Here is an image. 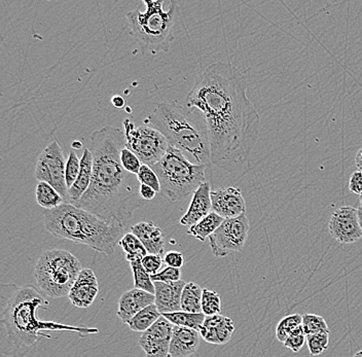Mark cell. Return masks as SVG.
I'll return each instance as SVG.
<instances>
[{"label": "cell", "mask_w": 362, "mask_h": 357, "mask_svg": "<svg viewBox=\"0 0 362 357\" xmlns=\"http://www.w3.org/2000/svg\"><path fill=\"white\" fill-rule=\"evenodd\" d=\"M245 76L232 63L215 62L196 80L185 105L205 117L211 163L226 172L248 168L260 119L249 100Z\"/></svg>", "instance_id": "6da1fadb"}, {"label": "cell", "mask_w": 362, "mask_h": 357, "mask_svg": "<svg viewBox=\"0 0 362 357\" xmlns=\"http://www.w3.org/2000/svg\"><path fill=\"white\" fill-rule=\"evenodd\" d=\"M94 159L89 189L74 206L89 211L103 221L124 223L136 210L146 205L139 194L137 175L124 170L121 153L126 148V135L121 129L104 126L90 136Z\"/></svg>", "instance_id": "7a4b0ae2"}, {"label": "cell", "mask_w": 362, "mask_h": 357, "mask_svg": "<svg viewBox=\"0 0 362 357\" xmlns=\"http://www.w3.org/2000/svg\"><path fill=\"white\" fill-rule=\"evenodd\" d=\"M51 303L42 291L25 284L8 283L0 293V353L8 357H35L38 343L54 336L47 332H72L81 338L99 333L98 329L72 327L55 322H45L37 316L38 310H49Z\"/></svg>", "instance_id": "3957f363"}, {"label": "cell", "mask_w": 362, "mask_h": 357, "mask_svg": "<svg viewBox=\"0 0 362 357\" xmlns=\"http://www.w3.org/2000/svg\"><path fill=\"white\" fill-rule=\"evenodd\" d=\"M144 124L157 129L169 146L182 151L189 161L204 165L211 163L207 125L204 115L197 108L187 107L178 101L158 103Z\"/></svg>", "instance_id": "277c9868"}, {"label": "cell", "mask_w": 362, "mask_h": 357, "mask_svg": "<svg viewBox=\"0 0 362 357\" xmlns=\"http://www.w3.org/2000/svg\"><path fill=\"white\" fill-rule=\"evenodd\" d=\"M45 227L58 238L87 245L105 255L115 252L124 229V226L117 221H103L70 203L47 210Z\"/></svg>", "instance_id": "5b68a950"}, {"label": "cell", "mask_w": 362, "mask_h": 357, "mask_svg": "<svg viewBox=\"0 0 362 357\" xmlns=\"http://www.w3.org/2000/svg\"><path fill=\"white\" fill-rule=\"evenodd\" d=\"M146 11L140 8L127 13L131 35L134 36L142 52L157 54L167 52L173 40L174 21L177 13V2H170L168 11H165L164 1L144 0Z\"/></svg>", "instance_id": "8992f818"}, {"label": "cell", "mask_w": 362, "mask_h": 357, "mask_svg": "<svg viewBox=\"0 0 362 357\" xmlns=\"http://www.w3.org/2000/svg\"><path fill=\"white\" fill-rule=\"evenodd\" d=\"M153 169L160 178V194L171 202L194 195L200 185L207 182V165L189 161L182 151L171 146Z\"/></svg>", "instance_id": "52a82bcc"}, {"label": "cell", "mask_w": 362, "mask_h": 357, "mask_svg": "<svg viewBox=\"0 0 362 357\" xmlns=\"http://www.w3.org/2000/svg\"><path fill=\"white\" fill-rule=\"evenodd\" d=\"M81 262L64 250H47L40 255L34 269L36 286L45 297L60 299L68 297L81 272Z\"/></svg>", "instance_id": "ba28073f"}, {"label": "cell", "mask_w": 362, "mask_h": 357, "mask_svg": "<svg viewBox=\"0 0 362 357\" xmlns=\"http://www.w3.org/2000/svg\"><path fill=\"white\" fill-rule=\"evenodd\" d=\"M126 146L139 158L142 164L153 168L162 160L169 148L167 139L151 126H135L131 119H126L123 123Z\"/></svg>", "instance_id": "9c48e42d"}, {"label": "cell", "mask_w": 362, "mask_h": 357, "mask_svg": "<svg viewBox=\"0 0 362 357\" xmlns=\"http://www.w3.org/2000/svg\"><path fill=\"white\" fill-rule=\"evenodd\" d=\"M250 223L246 213L235 218L225 219L209 237L212 254L226 257L232 252H241L248 239Z\"/></svg>", "instance_id": "30bf717a"}, {"label": "cell", "mask_w": 362, "mask_h": 357, "mask_svg": "<svg viewBox=\"0 0 362 357\" xmlns=\"http://www.w3.org/2000/svg\"><path fill=\"white\" fill-rule=\"evenodd\" d=\"M64 153L57 140L52 141L40 153L36 163L35 178L40 182H47L55 187L57 192L69 203V194L65 178Z\"/></svg>", "instance_id": "8fae6325"}, {"label": "cell", "mask_w": 362, "mask_h": 357, "mask_svg": "<svg viewBox=\"0 0 362 357\" xmlns=\"http://www.w3.org/2000/svg\"><path fill=\"white\" fill-rule=\"evenodd\" d=\"M330 236L341 244L357 242L362 237L356 208L344 206L332 213L328 223Z\"/></svg>", "instance_id": "7c38bea8"}, {"label": "cell", "mask_w": 362, "mask_h": 357, "mask_svg": "<svg viewBox=\"0 0 362 357\" xmlns=\"http://www.w3.org/2000/svg\"><path fill=\"white\" fill-rule=\"evenodd\" d=\"M174 325L162 315L151 329L142 333L138 344L146 357H170V344Z\"/></svg>", "instance_id": "4fadbf2b"}, {"label": "cell", "mask_w": 362, "mask_h": 357, "mask_svg": "<svg viewBox=\"0 0 362 357\" xmlns=\"http://www.w3.org/2000/svg\"><path fill=\"white\" fill-rule=\"evenodd\" d=\"M212 211L221 218H235L246 213V202L237 187H221L211 191Z\"/></svg>", "instance_id": "5bb4252c"}, {"label": "cell", "mask_w": 362, "mask_h": 357, "mask_svg": "<svg viewBox=\"0 0 362 357\" xmlns=\"http://www.w3.org/2000/svg\"><path fill=\"white\" fill-rule=\"evenodd\" d=\"M99 293V282L92 269H83L68 298L74 307L89 308Z\"/></svg>", "instance_id": "9a60e30c"}, {"label": "cell", "mask_w": 362, "mask_h": 357, "mask_svg": "<svg viewBox=\"0 0 362 357\" xmlns=\"http://www.w3.org/2000/svg\"><path fill=\"white\" fill-rule=\"evenodd\" d=\"M199 333L201 338L209 344L225 345L230 342L235 333L234 322L221 314L206 316Z\"/></svg>", "instance_id": "2e32d148"}, {"label": "cell", "mask_w": 362, "mask_h": 357, "mask_svg": "<svg viewBox=\"0 0 362 357\" xmlns=\"http://www.w3.org/2000/svg\"><path fill=\"white\" fill-rule=\"evenodd\" d=\"M155 295L141 289L133 288L124 291L119 298L117 316L122 322L128 324L136 314L139 313L146 307L155 304Z\"/></svg>", "instance_id": "e0dca14e"}, {"label": "cell", "mask_w": 362, "mask_h": 357, "mask_svg": "<svg viewBox=\"0 0 362 357\" xmlns=\"http://www.w3.org/2000/svg\"><path fill=\"white\" fill-rule=\"evenodd\" d=\"M212 212L211 185L204 182L192 195L189 209L180 219V225L192 227Z\"/></svg>", "instance_id": "ac0fdd59"}, {"label": "cell", "mask_w": 362, "mask_h": 357, "mask_svg": "<svg viewBox=\"0 0 362 357\" xmlns=\"http://www.w3.org/2000/svg\"><path fill=\"white\" fill-rule=\"evenodd\" d=\"M185 284V280L173 283L155 282V305L162 315L181 311V295Z\"/></svg>", "instance_id": "d6986e66"}, {"label": "cell", "mask_w": 362, "mask_h": 357, "mask_svg": "<svg viewBox=\"0 0 362 357\" xmlns=\"http://www.w3.org/2000/svg\"><path fill=\"white\" fill-rule=\"evenodd\" d=\"M201 339L198 331L174 325L170 344V357L192 356L200 348Z\"/></svg>", "instance_id": "ffe728a7"}, {"label": "cell", "mask_w": 362, "mask_h": 357, "mask_svg": "<svg viewBox=\"0 0 362 357\" xmlns=\"http://www.w3.org/2000/svg\"><path fill=\"white\" fill-rule=\"evenodd\" d=\"M131 233L138 237L148 254L164 255L165 238L162 230L153 221H141L131 227Z\"/></svg>", "instance_id": "44dd1931"}, {"label": "cell", "mask_w": 362, "mask_h": 357, "mask_svg": "<svg viewBox=\"0 0 362 357\" xmlns=\"http://www.w3.org/2000/svg\"><path fill=\"white\" fill-rule=\"evenodd\" d=\"M93 167H94V159L89 148L83 150V157L81 160V171L74 185L68 189L69 194V203L74 205V203L81 200V197L85 195L86 192L89 189L93 178Z\"/></svg>", "instance_id": "7402d4cb"}, {"label": "cell", "mask_w": 362, "mask_h": 357, "mask_svg": "<svg viewBox=\"0 0 362 357\" xmlns=\"http://www.w3.org/2000/svg\"><path fill=\"white\" fill-rule=\"evenodd\" d=\"M223 221H225V218H221L218 214L212 211L206 218L201 219L196 225L189 227V230H187V235H191V236L198 239L201 242H204V241H206V239H209V237L214 234L215 230L221 227Z\"/></svg>", "instance_id": "603a6c76"}, {"label": "cell", "mask_w": 362, "mask_h": 357, "mask_svg": "<svg viewBox=\"0 0 362 357\" xmlns=\"http://www.w3.org/2000/svg\"><path fill=\"white\" fill-rule=\"evenodd\" d=\"M203 288L194 282H187L181 295V311L202 313Z\"/></svg>", "instance_id": "cb8c5ba5"}, {"label": "cell", "mask_w": 362, "mask_h": 357, "mask_svg": "<svg viewBox=\"0 0 362 357\" xmlns=\"http://www.w3.org/2000/svg\"><path fill=\"white\" fill-rule=\"evenodd\" d=\"M35 195L38 205L47 210L56 209L65 203L64 199L56 191L55 187L47 182H38Z\"/></svg>", "instance_id": "d4e9b609"}, {"label": "cell", "mask_w": 362, "mask_h": 357, "mask_svg": "<svg viewBox=\"0 0 362 357\" xmlns=\"http://www.w3.org/2000/svg\"><path fill=\"white\" fill-rule=\"evenodd\" d=\"M119 247L126 254V259L131 262H141L148 254L141 241L133 233H127L119 242Z\"/></svg>", "instance_id": "484cf974"}, {"label": "cell", "mask_w": 362, "mask_h": 357, "mask_svg": "<svg viewBox=\"0 0 362 357\" xmlns=\"http://www.w3.org/2000/svg\"><path fill=\"white\" fill-rule=\"evenodd\" d=\"M160 317H162V314L158 312L157 306L153 304L136 314L128 325L133 332L144 333L147 329H151Z\"/></svg>", "instance_id": "4316f807"}, {"label": "cell", "mask_w": 362, "mask_h": 357, "mask_svg": "<svg viewBox=\"0 0 362 357\" xmlns=\"http://www.w3.org/2000/svg\"><path fill=\"white\" fill-rule=\"evenodd\" d=\"M165 318L175 327H187V329L200 331L206 315L204 313H189V312L178 311L174 313L164 314Z\"/></svg>", "instance_id": "83f0119b"}, {"label": "cell", "mask_w": 362, "mask_h": 357, "mask_svg": "<svg viewBox=\"0 0 362 357\" xmlns=\"http://www.w3.org/2000/svg\"><path fill=\"white\" fill-rule=\"evenodd\" d=\"M130 268L134 278V288L155 295V282L151 280V275L146 272L141 262H131Z\"/></svg>", "instance_id": "f1b7e54d"}, {"label": "cell", "mask_w": 362, "mask_h": 357, "mask_svg": "<svg viewBox=\"0 0 362 357\" xmlns=\"http://www.w3.org/2000/svg\"><path fill=\"white\" fill-rule=\"evenodd\" d=\"M302 325L303 316L300 314H293V315L282 318L276 327V336H277L278 341L284 344L287 338Z\"/></svg>", "instance_id": "f546056e"}, {"label": "cell", "mask_w": 362, "mask_h": 357, "mask_svg": "<svg viewBox=\"0 0 362 357\" xmlns=\"http://www.w3.org/2000/svg\"><path fill=\"white\" fill-rule=\"evenodd\" d=\"M202 313L206 316L218 315L221 313V299L218 293L208 288L203 289Z\"/></svg>", "instance_id": "4dcf8cb0"}, {"label": "cell", "mask_w": 362, "mask_h": 357, "mask_svg": "<svg viewBox=\"0 0 362 357\" xmlns=\"http://www.w3.org/2000/svg\"><path fill=\"white\" fill-rule=\"evenodd\" d=\"M329 329L318 334H308L307 344L311 356H318L327 351L329 345Z\"/></svg>", "instance_id": "1f68e13d"}, {"label": "cell", "mask_w": 362, "mask_h": 357, "mask_svg": "<svg viewBox=\"0 0 362 357\" xmlns=\"http://www.w3.org/2000/svg\"><path fill=\"white\" fill-rule=\"evenodd\" d=\"M303 329L305 336L328 331V325L322 316L307 313L303 315Z\"/></svg>", "instance_id": "d6a6232c"}, {"label": "cell", "mask_w": 362, "mask_h": 357, "mask_svg": "<svg viewBox=\"0 0 362 357\" xmlns=\"http://www.w3.org/2000/svg\"><path fill=\"white\" fill-rule=\"evenodd\" d=\"M79 171H81V160L78 159V155L74 153V151H71L68 156L66 169H65V178H66L68 189L76 182Z\"/></svg>", "instance_id": "836d02e7"}, {"label": "cell", "mask_w": 362, "mask_h": 357, "mask_svg": "<svg viewBox=\"0 0 362 357\" xmlns=\"http://www.w3.org/2000/svg\"><path fill=\"white\" fill-rule=\"evenodd\" d=\"M137 177L140 184L148 185V187H153L157 193H160V178L151 167L142 164Z\"/></svg>", "instance_id": "e575fe53"}, {"label": "cell", "mask_w": 362, "mask_h": 357, "mask_svg": "<svg viewBox=\"0 0 362 357\" xmlns=\"http://www.w3.org/2000/svg\"><path fill=\"white\" fill-rule=\"evenodd\" d=\"M121 162L124 170L128 171L129 173L134 174V175L139 173L140 168L142 166V162L140 161L139 158L132 151L129 150L127 146L122 151Z\"/></svg>", "instance_id": "d590c367"}, {"label": "cell", "mask_w": 362, "mask_h": 357, "mask_svg": "<svg viewBox=\"0 0 362 357\" xmlns=\"http://www.w3.org/2000/svg\"><path fill=\"white\" fill-rule=\"evenodd\" d=\"M151 277L153 282H164V283H173L182 280L181 269L172 268V267H166L157 274L151 275Z\"/></svg>", "instance_id": "8d00e7d4"}, {"label": "cell", "mask_w": 362, "mask_h": 357, "mask_svg": "<svg viewBox=\"0 0 362 357\" xmlns=\"http://www.w3.org/2000/svg\"><path fill=\"white\" fill-rule=\"evenodd\" d=\"M305 341H307V336H305L302 325V327L296 329V331L287 338V340L285 341L284 346L288 348V349H291L294 353H298V352H300L302 348L304 347Z\"/></svg>", "instance_id": "74e56055"}, {"label": "cell", "mask_w": 362, "mask_h": 357, "mask_svg": "<svg viewBox=\"0 0 362 357\" xmlns=\"http://www.w3.org/2000/svg\"><path fill=\"white\" fill-rule=\"evenodd\" d=\"M141 263L149 275H155L162 271L160 269L164 264V257L160 254H147Z\"/></svg>", "instance_id": "f35d334b"}, {"label": "cell", "mask_w": 362, "mask_h": 357, "mask_svg": "<svg viewBox=\"0 0 362 357\" xmlns=\"http://www.w3.org/2000/svg\"><path fill=\"white\" fill-rule=\"evenodd\" d=\"M163 257H164V263L172 268L181 269L185 265V257L181 252L171 250L163 255Z\"/></svg>", "instance_id": "ab89813d"}, {"label": "cell", "mask_w": 362, "mask_h": 357, "mask_svg": "<svg viewBox=\"0 0 362 357\" xmlns=\"http://www.w3.org/2000/svg\"><path fill=\"white\" fill-rule=\"evenodd\" d=\"M349 189L353 194L362 195V172L361 171H355L350 177Z\"/></svg>", "instance_id": "60d3db41"}, {"label": "cell", "mask_w": 362, "mask_h": 357, "mask_svg": "<svg viewBox=\"0 0 362 357\" xmlns=\"http://www.w3.org/2000/svg\"><path fill=\"white\" fill-rule=\"evenodd\" d=\"M139 194L141 198L147 202V201H151L156 198L157 192L153 187H148V185H140Z\"/></svg>", "instance_id": "b9f144b4"}, {"label": "cell", "mask_w": 362, "mask_h": 357, "mask_svg": "<svg viewBox=\"0 0 362 357\" xmlns=\"http://www.w3.org/2000/svg\"><path fill=\"white\" fill-rule=\"evenodd\" d=\"M112 104L113 107L117 108V110H123L124 108V98L122 96H119V95L112 97Z\"/></svg>", "instance_id": "7bdbcfd3"}, {"label": "cell", "mask_w": 362, "mask_h": 357, "mask_svg": "<svg viewBox=\"0 0 362 357\" xmlns=\"http://www.w3.org/2000/svg\"><path fill=\"white\" fill-rule=\"evenodd\" d=\"M355 165H356L358 171L362 172V148L357 153L356 157H355Z\"/></svg>", "instance_id": "ee69618b"}, {"label": "cell", "mask_w": 362, "mask_h": 357, "mask_svg": "<svg viewBox=\"0 0 362 357\" xmlns=\"http://www.w3.org/2000/svg\"><path fill=\"white\" fill-rule=\"evenodd\" d=\"M357 211H358L359 223H361V228L362 230V206L357 208Z\"/></svg>", "instance_id": "f6af8a7d"}, {"label": "cell", "mask_w": 362, "mask_h": 357, "mask_svg": "<svg viewBox=\"0 0 362 357\" xmlns=\"http://www.w3.org/2000/svg\"><path fill=\"white\" fill-rule=\"evenodd\" d=\"M76 146H78V148H81V142L74 141V144H72V148H76Z\"/></svg>", "instance_id": "bcb514c9"}, {"label": "cell", "mask_w": 362, "mask_h": 357, "mask_svg": "<svg viewBox=\"0 0 362 357\" xmlns=\"http://www.w3.org/2000/svg\"><path fill=\"white\" fill-rule=\"evenodd\" d=\"M352 357H362V350L361 351L357 352V353H355L354 356Z\"/></svg>", "instance_id": "7dc6e473"}, {"label": "cell", "mask_w": 362, "mask_h": 357, "mask_svg": "<svg viewBox=\"0 0 362 357\" xmlns=\"http://www.w3.org/2000/svg\"><path fill=\"white\" fill-rule=\"evenodd\" d=\"M359 201H361V204L362 206V195L359 196Z\"/></svg>", "instance_id": "c3c4849f"}]
</instances>
